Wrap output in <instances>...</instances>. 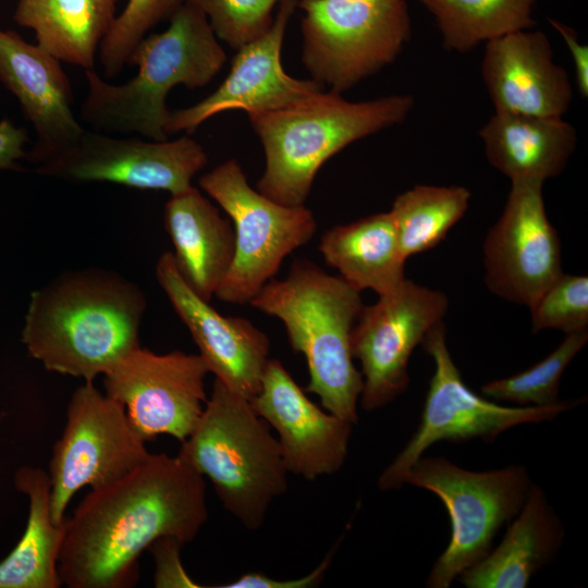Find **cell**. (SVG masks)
<instances>
[{
  "mask_svg": "<svg viewBox=\"0 0 588 588\" xmlns=\"http://www.w3.org/2000/svg\"><path fill=\"white\" fill-rule=\"evenodd\" d=\"M207 519L205 478L179 454L151 453L122 478L90 489L66 517L62 585L132 587L145 550L161 538L191 542Z\"/></svg>",
  "mask_w": 588,
  "mask_h": 588,
  "instance_id": "cell-1",
  "label": "cell"
},
{
  "mask_svg": "<svg viewBox=\"0 0 588 588\" xmlns=\"http://www.w3.org/2000/svg\"><path fill=\"white\" fill-rule=\"evenodd\" d=\"M146 305L142 290L114 271H66L32 293L22 342L46 370L94 382L140 346Z\"/></svg>",
  "mask_w": 588,
  "mask_h": 588,
  "instance_id": "cell-2",
  "label": "cell"
},
{
  "mask_svg": "<svg viewBox=\"0 0 588 588\" xmlns=\"http://www.w3.org/2000/svg\"><path fill=\"white\" fill-rule=\"evenodd\" d=\"M169 20L164 32L145 37L133 51L130 65L138 70L131 79L117 85L95 69L85 71L79 118L93 131L167 140L170 90L204 87L221 71L226 53L201 11L184 2Z\"/></svg>",
  "mask_w": 588,
  "mask_h": 588,
  "instance_id": "cell-3",
  "label": "cell"
},
{
  "mask_svg": "<svg viewBox=\"0 0 588 588\" xmlns=\"http://www.w3.org/2000/svg\"><path fill=\"white\" fill-rule=\"evenodd\" d=\"M249 304L281 320L292 348L306 358V392L316 394L326 411L356 425L363 378L351 339L364 307L360 292L340 275L297 259L285 279L270 280Z\"/></svg>",
  "mask_w": 588,
  "mask_h": 588,
  "instance_id": "cell-4",
  "label": "cell"
},
{
  "mask_svg": "<svg viewBox=\"0 0 588 588\" xmlns=\"http://www.w3.org/2000/svg\"><path fill=\"white\" fill-rule=\"evenodd\" d=\"M411 95L350 101L320 90L289 106L247 113L265 151L256 189L285 206H303L319 169L352 143L401 124Z\"/></svg>",
  "mask_w": 588,
  "mask_h": 588,
  "instance_id": "cell-5",
  "label": "cell"
},
{
  "mask_svg": "<svg viewBox=\"0 0 588 588\" xmlns=\"http://www.w3.org/2000/svg\"><path fill=\"white\" fill-rule=\"evenodd\" d=\"M250 401L215 379L210 396L179 455L207 477L223 507L258 530L272 502L287 491L278 439Z\"/></svg>",
  "mask_w": 588,
  "mask_h": 588,
  "instance_id": "cell-6",
  "label": "cell"
},
{
  "mask_svg": "<svg viewBox=\"0 0 588 588\" xmlns=\"http://www.w3.org/2000/svg\"><path fill=\"white\" fill-rule=\"evenodd\" d=\"M406 483L436 494L450 517V541L428 574L430 588L450 587L480 561L500 528L517 515L531 487L523 466L476 471L424 455L406 473Z\"/></svg>",
  "mask_w": 588,
  "mask_h": 588,
  "instance_id": "cell-7",
  "label": "cell"
},
{
  "mask_svg": "<svg viewBox=\"0 0 588 588\" xmlns=\"http://www.w3.org/2000/svg\"><path fill=\"white\" fill-rule=\"evenodd\" d=\"M302 62L342 94L393 63L411 38L405 0H298Z\"/></svg>",
  "mask_w": 588,
  "mask_h": 588,
  "instance_id": "cell-8",
  "label": "cell"
},
{
  "mask_svg": "<svg viewBox=\"0 0 588 588\" xmlns=\"http://www.w3.org/2000/svg\"><path fill=\"white\" fill-rule=\"evenodd\" d=\"M198 184L234 224V259L216 296L228 304H249L285 257L313 238L315 216L305 205L285 206L253 188L235 159L201 175Z\"/></svg>",
  "mask_w": 588,
  "mask_h": 588,
  "instance_id": "cell-9",
  "label": "cell"
},
{
  "mask_svg": "<svg viewBox=\"0 0 588 588\" xmlns=\"http://www.w3.org/2000/svg\"><path fill=\"white\" fill-rule=\"evenodd\" d=\"M421 346L432 357L434 371L420 422L404 448L380 474V490L404 486L408 469L437 442L473 439L491 442L517 425L552 420L576 406L574 401H561L550 406L510 407L478 395L466 385L451 357L443 321L426 334Z\"/></svg>",
  "mask_w": 588,
  "mask_h": 588,
  "instance_id": "cell-10",
  "label": "cell"
},
{
  "mask_svg": "<svg viewBox=\"0 0 588 588\" xmlns=\"http://www.w3.org/2000/svg\"><path fill=\"white\" fill-rule=\"evenodd\" d=\"M150 454L120 402L100 392L94 382L77 387L69 400L64 428L49 464L54 523L65 520L66 509L81 489L111 483Z\"/></svg>",
  "mask_w": 588,
  "mask_h": 588,
  "instance_id": "cell-11",
  "label": "cell"
},
{
  "mask_svg": "<svg viewBox=\"0 0 588 588\" xmlns=\"http://www.w3.org/2000/svg\"><path fill=\"white\" fill-rule=\"evenodd\" d=\"M449 301L438 290L405 278L393 291L363 307L352 331V354L360 364L359 404L380 409L409 384L408 362L426 334L443 321Z\"/></svg>",
  "mask_w": 588,
  "mask_h": 588,
  "instance_id": "cell-12",
  "label": "cell"
},
{
  "mask_svg": "<svg viewBox=\"0 0 588 588\" xmlns=\"http://www.w3.org/2000/svg\"><path fill=\"white\" fill-rule=\"evenodd\" d=\"M208 373L199 354H157L138 346L103 375L105 393L124 406L145 441L167 434L183 442L203 414Z\"/></svg>",
  "mask_w": 588,
  "mask_h": 588,
  "instance_id": "cell-13",
  "label": "cell"
},
{
  "mask_svg": "<svg viewBox=\"0 0 588 588\" xmlns=\"http://www.w3.org/2000/svg\"><path fill=\"white\" fill-rule=\"evenodd\" d=\"M207 162L204 147L187 135L158 142L85 128L73 145L37 166V172L71 182H109L176 195L192 187V179Z\"/></svg>",
  "mask_w": 588,
  "mask_h": 588,
  "instance_id": "cell-14",
  "label": "cell"
},
{
  "mask_svg": "<svg viewBox=\"0 0 588 588\" xmlns=\"http://www.w3.org/2000/svg\"><path fill=\"white\" fill-rule=\"evenodd\" d=\"M504 209L483 243L485 282L497 296L528 308L563 274L561 242L540 182H511Z\"/></svg>",
  "mask_w": 588,
  "mask_h": 588,
  "instance_id": "cell-15",
  "label": "cell"
},
{
  "mask_svg": "<svg viewBox=\"0 0 588 588\" xmlns=\"http://www.w3.org/2000/svg\"><path fill=\"white\" fill-rule=\"evenodd\" d=\"M298 0H280L269 29L237 49L222 84L199 102L171 111L166 131L192 134L211 117L229 111L247 113L279 109L324 87L314 79L290 76L282 68L281 50L289 21Z\"/></svg>",
  "mask_w": 588,
  "mask_h": 588,
  "instance_id": "cell-16",
  "label": "cell"
},
{
  "mask_svg": "<svg viewBox=\"0 0 588 588\" xmlns=\"http://www.w3.org/2000/svg\"><path fill=\"white\" fill-rule=\"evenodd\" d=\"M278 433L289 474L316 480L344 465L354 424L316 405L278 359L270 358L249 400Z\"/></svg>",
  "mask_w": 588,
  "mask_h": 588,
  "instance_id": "cell-17",
  "label": "cell"
},
{
  "mask_svg": "<svg viewBox=\"0 0 588 588\" xmlns=\"http://www.w3.org/2000/svg\"><path fill=\"white\" fill-rule=\"evenodd\" d=\"M156 277L208 371L233 392L253 399L270 359L269 338L248 319L223 316L200 298L181 277L172 252L159 257Z\"/></svg>",
  "mask_w": 588,
  "mask_h": 588,
  "instance_id": "cell-18",
  "label": "cell"
},
{
  "mask_svg": "<svg viewBox=\"0 0 588 588\" xmlns=\"http://www.w3.org/2000/svg\"><path fill=\"white\" fill-rule=\"evenodd\" d=\"M0 81L32 123L36 142L28 154L39 166L73 145L85 127L75 117L73 93L60 61L37 44L0 28Z\"/></svg>",
  "mask_w": 588,
  "mask_h": 588,
  "instance_id": "cell-19",
  "label": "cell"
},
{
  "mask_svg": "<svg viewBox=\"0 0 588 588\" xmlns=\"http://www.w3.org/2000/svg\"><path fill=\"white\" fill-rule=\"evenodd\" d=\"M481 74L495 113L563 117L573 99L567 72L547 35L517 30L486 42Z\"/></svg>",
  "mask_w": 588,
  "mask_h": 588,
  "instance_id": "cell-20",
  "label": "cell"
},
{
  "mask_svg": "<svg viewBox=\"0 0 588 588\" xmlns=\"http://www.w3.org/2000/svg\"><path fill=\"white\" fill-rule=\"evenodd\" d=\"M163 223L181 277L200 298L210 302L234 259L235 234L230 221L192 186L171 195Z\"/></svg>",
  "mask_w": 588,
  "mask_h": 588,
  "instance_id": "cell-21",
  "label": "cell"
},
{
  "mask_svg": "<svg viewBox=\"0 0 588 588\" xmlns=\"http://www.w3.org/2000/svg\"><path fill=\"white\" fill-rule=\"evenodd\" d=\"M564 528L544 491L532 485L502 541L458 576L467 588H525L555 556Z\"/></svg>",
  "mask_w": 588,
  "mask_h": 588,
  "instance_id": "cell-22",
  "label": "cell"
},
{
  "mask_svg": "<svg viewBox=\"0 0 588 588\" xmlns=\"http://www.w3.org/2000/svg\"><path fill=\"white\" fill-rule=\"evenodd\" d=\"M489 163L511 182L544 183L566 167L577 145L563 117L495 113L479 130Z\"/></svg>",
  "mask_w": 588,
  "mask_h": 588,
  "instance_id": "cell-23",
  "label": "cell"
},
{
  "mask_svg": "<svg viewBox=\"0 0 588 588\" xmlns=\"http://www.w3.org/2000/svg\"><path fill=\"white\" fill-rule=\"evenodd\" d=\"M326 264L357 291L379 296L396 289L406 278L392 216L380 212L326 231L319 243Z\"/></svg>",
  "mask_w": 588,
  "mask_h": 588,
  "instance_id": "cell-24",
  "label": "cell"
},
{
  "mask_svg": "<svg viewBox=\"0 0 588 588\" xmlns=\"http://www.w3.org/2000/svg\"><path fill=\"white\" fill-rule=\"evenodd\" d=\"M14 482L28 500V515L22 538L0 562V588H59L62 581L58 562L65 520L57 524L52 519L48 471L23 466Z\"/></svg>",
  "mask_w": 588,
  "mask_h": 588,
  "instance_id": "cell-25",
  "label": "cell"
},
{
  "mask_svg": "<svg viewBox=\"0 0 588 588\" xmlns=\"http://www.w3.org/2000/svg\"><path fill=\"white\" fill-rule=\"evenodd\" d=\"M114 0H20L15 22L34 30L37 45L57 58L95 69L96 51L110 29Z\"/></svg>",
  "mask_w": 588,
  "mask_h": 588,
  "instance_id": "cell-26",
  "label": "cell"
},
{
  "mask_svg": "<svg viewBox=\"0 0 588 588\" xmlns=\"http://www.w3.org/2000/svg\"><path fill=\"white\" fill-rule=\"evenodd\" d=\"M434 17L445 49L466 52L481 42L531 28L537 0H418Z\"/></svg>",
  "mask_w": 588,
  "mask_h": 588,
  "instance_id": "cell-27",
  "label": "cell"
},
{
  "mask_svg": "<svg viewBox=\"0 0 588 588\" xmlns=\"http://www.w3.org/2000/svg\"><path fill=\"white\" fill-rule=\"evenodd\" d=\"M471 194L464 186L416 185L397 195L390 213L403 255L437 246L464 217Z\"/></svg>",
  "mask_w": 588,
  "mask_h": 588,
  "instance_id": "cell-28",
  "label": "cell"
},
{
  "mask_svg": "<svg viewBox=\"0 0 588 588\" xmlns=\"http://www.w3.org/2000/svg\"><path fill=\"white\" fill-rule=\"evenodd\" d=\"M588 341V330L568 333L562 343L530 368L506 378L485 383L486 397L520 406H550L560 403L561 378Z\"/></svg>",
  "mask_w": 588,
  "mask_h": 588,
  "instance_id": "cell-29",
  "label": "cell"
},
{
  "mask_svg": "<svg viewBox=\"0 0 588 588\" xmlns=\"http://www.w3.org/2000/svg\"><path fill=\"white\" fill-rule=\"evenodd\" d=\"M185 0H128L100 42L99 59L103 74L117 77L149 29L169 20Z\"/></svg>",
  "mask_w": 588,
  "mask_h": 588,
  "instance_id": "cell-30",
  "label": "cell"
},
{
  "mask_svg": "<svg viewBox=\"0 0 588 588\" xmlns=\"http://www.w3.org/2000/svg\"><path fill=\"white\" fill-rule=\"evenodd\" d=\"M280 0H185L201 11L216 37L240 49L265 34L273 22Z\"/></svg>",
  "mask_w": 588,
  "mask_h": 588,
  "instance_id": "cell-31",
  "label": "cell"
},
{
  "mask_svg": "<svg viewBox=\"0 0 588 588\" xmlns=\"http://www.w3.org/2000/svg\"><path fill=\"white\" fill-rule=\"evenodd\" d=\"M531 329L588 330V278L563 273L529 307Z\"/></svg>",
  "mask_w": 588,
  "mask_h": 588,
  "instance_id": "cell-32",
  "label": "cell"
},
{
  "mask_svg": "<svg viewBox=\"0 0 588 588\" xmlns=\"http://www.w3.org/2000/svg\"><path fill=\"white\" fill-rule=\"evenodd\" d=\"M183 543L172 538L155 541L150 550L155 561L154 585L156 587H199L184 571L180 550Z\"/></svg>",
  "mask_w": 588,
  "mask_h": 588,
  "instance_id": "cell-33",
  "label": "cell"
},
{
  "mask_svg": "<svg viewBox=\"0 0 588 588\" xmlns=\"http://www.w3.org/2000/svg\"><path fill=\"white\" fill-rule=\"evenodd\" d=\"M332 553H329L323 561L311 573L293 579H277L261 572H250L241 575L238 578L218 587L221 588H310L318 586L327 569L330 566Z\"/></svg>",
  "mask_w": 588,
  "mask_h": 588,
  "instance_id": "cell-34",
  "label": "cell"
},
{
  "mask_svg": "<svg viewBox=\"0 0 588 588\" xmlns=\"http://www.w3.org/2000/svg\"><path fill=\"white\" fill-rule=\"evenodd\" d=\"M551 26L560 34L568 47L574 64L577 89L583 97L588 96V46L580 44L576 32L566 24L549 20Z\"/></svg>",
  "mask_w": 588,
  "mask_h": 588,
  "instance_id": "cell-35",
  "label": "cell"
},
{
  "mask_svg": "<svg viewBox=\"0 0 588 588\" xmlns=\"http://www.w3.org/2000/svg\"><path fill=\"white\" fill-rule=\"evenodd\" d=\"M27 134L9 120L0 121V170L14 169L20 159L27 156L24 147Z\"/></svg>",
  "mask_w": 588,
  "mask_h": 588,
  "instance_id": "cell-36",
  "label": "cell"
},
{
  "mask_svg": "<svg viewBox=\"0 0 588 588\" xmlns=\"http://www.w3.org/2000/svg\"><path fill=\"white\" fill-rule=\"evenodd\" d=\"M114 1H117V0H114Z\"/></svg>",
  "mask_w": 588,
  "mask_h": 588,
  "instance_id": "cell-37",
  "label": "cell"
}]
</instances>
